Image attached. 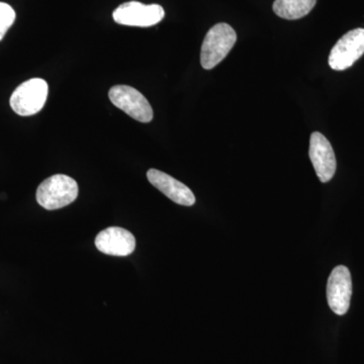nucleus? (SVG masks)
I'll return each instance as SVG.
<instances>
[{"instance_id": "nucleus-9", "label": "nucleus", "mask_w": 364, "mask_h": 364, "mask_svg": "<svg viewBox=\"0 0 364 364\" xmlns=\"http://www.w3.org/2000/svg\"><path fill=\"white\" fill-rule=\"evenodd\" d=\"M95 246L107 255L126 257L135 251L136 239L128 230L121 227H109L98 233Z\"/></svg>"}, {"instance_id": "nucleus-5", "label": "nucleus", "mask_w": 364, "mask_h": 364, "mask_svg": "<svg viewBox=\"0 0 364 364\" xmlns=\"http://www.w3.org/2000/svg\"><path fill=\"white\" fill-rule=\"evenodd\" d=\"M164 16V9L159 4H144L138 1L121 4L112 14L117 23L141 28L157 25Z\"/></svg>"}, {"instance_id": "nucleus-1", "label": "nucleus", "mask_w": 364, "mask_h": 364, "mask_svg": "<svg viewBox=\"0 0 364 364\" xmlns=\"http://www.w3.org/2000/svg\"><path fill=\"white\" fill-rule=\"evenodd\" d=\"M77 182L72 177L56 174L45 179L37 189V202L48 210H58L70 205L77 198Z\"/></svg>"}, {"instance_id": "nucleus-10", "label": "nucleus", "mask_w": 364, "mask_h": 364, "mask_svg": "<svg viewBox=\"0 0 364 364\" xmlns=\"http://www.w3.org/2000/svg\"><path fill=\"white\" fill-rule=\"evenodd\" d=\"M147 178L154 188L159 189L172 202L186 207L195 205L196 196L191 189L168 174L152 168L148 170Z\"/></svg>"}, {"instance_id": "nucleus-6", "label": "nucleus", "mask_w": 364, "mask_h": 364, "mask_svg": "<svg viewBox=\"0 0 364 364\" xmlns=\"http://www.w3.org/2000/svg\"><path fill=\"white\" fill-rule=\"evenodd\" d=\"M364 54V28H355L345 33L332 48L329 65L333 70L350 68Z\"/></svg>"}, {"instance_id": "nucleus-3", "label": "nucleus", "mask_w": 364, "mask_h": 364, "mask_svg": "<svg viewBox=\"0 0 364 364\" xmlns=\"http://www.w3.org/2000/svg\"><path fill=\"white\" fill-rule=\"evenodd\" d=\"M49 93V86L44 79L33 78L21 83L11 95V107L21 117L38 114L44 107Z\"/></svg>"}, {"instance_id": "nucleus-12", "label": "nucleus", "mask_w": 364, "mask_h": 364, "mask_svg": "<svg viewBox=\"0 0 364 364\" xmlns=\"http://www.w3.org/2000/svg\"><path fill=\"white\" fill-rule=\"evenodd\" d=\"M16 21V11L13 7L4 2H0V41L4 39L7 31Z\"/></svg>"}, {"instance_id": "nucleus-2", "label": "nucleus", "mask_w": 364, "mask_h": 364, "mask_svg": "<svg viewBox=\"0 0 364 364\" xmlns=\"http://www.w3.org/2000/svg\"><path fill=\"white\" fill-rule=\"evenodd\" d=\"M237 41L236 32L231 26L221 23L213 26L205 35L200 51V64L207 70L221 63Z\"/></svg>"}, {"instance_id": "nucleus-4", "label": "nucleus", "mask_w": 364, "mask_h": 364, "mask_svg": "<svg viewBox=\"0 0 364 364\" xmlns=\"http://www.w3.org/2000/svg\"><path fill=\"white\" fill-rule=\"evenodd\" d=\"M112 105L140 123H150L153 119L152 107L140 91L128 85H116L109 91Z\"/></svg>"}, {"instance_id": "nucleus-8", "label": "nucleus", "mask_w": 364, "mask_h": 364, "mask_svg": "<svg viewBox=\"0 0 364 364\" xmlns=\"http://www.w3.org/2000/svg\"><path fill=\"white\" fill-rule=\"evenodd\" d=\"M309 155L318 179L324 183L331 181L336 172V157L331 144L323 134L315 132L311 135Z\"/></svg>"}, {"instance_id": "nucleus-7", "label": "nucleus", "mask_w": 364, "mask_h": 364, "mask_svg": "<svg viewBox=\"0 0 364 364\" xmlns=\"http://www.w3.org/2000/svg\"><path fill=\"white\" fill-rule=\"evenodd\" d=\"M352 296L350 272L344 265H339L332 270L328 279L327 299L330 309L338 316L348 312Z\"/></svg>"}, {"instance_id": "nucleus-11", "label": "nucleus", "mask_w": 364, "mask_h": 364, "mask_svg": "<svg viewBox=\"0 0 364 364\" xmlns=\"http://www.w3.org/2000/svg\"><path fill=\"white\" fill-rule=\"evenodd\" d=\"M317 0H275L273 11L284 20H299L310 14Z\"/></svg>"}]
</instances>
